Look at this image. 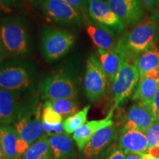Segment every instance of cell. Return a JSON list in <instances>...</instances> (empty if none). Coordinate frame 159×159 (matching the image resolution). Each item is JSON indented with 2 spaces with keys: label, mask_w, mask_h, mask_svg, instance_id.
Masks as SVG:
<instances>
[{
  "label": "cell",
  "mask_w": 159,
  "mask_h": 159,
  "mask_svg": "<svg viewBox=\"0 0 159 159\" xmlns=\"http://www.w3.org/2000/svg\"><path fill=\"white\" fill-rule=\"evenodd\" d=\"M88 11L95 23L114 33L120 34L125 29V25L103 0H88Z\"/></svg>",
  "instance_id": "obj_9"
},
{
  "label": "cell",
  "mask_w": 159,
  "mask_h": 159,
  "mask_svg": "<svg viewBox=\"0 0 159 159\" xmlns=\"http://www.w3.org/2000/svg\"><path fill=\"white\" fill-rule=\"evenodd\" d=\"M0 42L11 54L22 55L27 51L25 30L17 21L6 19L0 23Z\"/></svg>",
  "instance_id": "obj_5"
},
{
  "label": "cell",
  "mask_w": 159,
  "mask_h": 159,
  "mask_svg": "<svg viewBox=\"0 0 159 159\" xmlns=\"http://www.w3.org/2000/svg\"><path fill=\"white\" fill-rule=\"evenodd\" d=\"M87 33L98 49L104 50L114 49L116 43L113 32L97 24H89L87 26Z\"/></svg>",
  "instance_id": "obj_19"
},
{
  "label": "cell",
  "mask_w": 159,
  "mask_h": 159,
  "mask_svg": "<svg viewBox=\"0 0 159 159\" xmlns=\"http://www.w3.org/2000/svg\"><path fill=\"white\" fill-rule=\"evenodd\" d=\"M119 149L125 152L144 154L148 151V142L146 134L136 130L121 131Z\"/></svg>",
  "instance_id": "obj_17"
},
{
  "label": "cell",
  "mask_w": 159,
  "mask_h": 159,
  "mask_svg": "<svg viewBox=\"0 0 159 159\" xmlns=\"http://www.w3.org/2000/svg\"><path fill=\"white\" fill-rule=\"evenodd\" d=\"M78 89L75 80L64 72L50 75L43 80L41 85V94L43 99H56L76 98Z\"/></svg>",
  "instance_id": "obj_3"
},
{
  "label": "cell",
  "mask_w": 159,
  "mask_h": 159,
  "mask_svg": "<svg viewBox=\"0 0 159 159\" xmlns=\"http://www.w3.org/2000/svg\"><path fill=\"white\" fill-rule=\"evenodd\" d=\"M155 119L150 103L138 102L129 108L122 131L136 130L146 134Z\"/></svg>",
  "instance_id": "obj_11"
},
{
  "label": "cell",
  "mask_w": 159,
  "mask_h": 159,
  "mask_svg": "<svg viewBox=\"0 0 159 159\" xmlns=\"http://www.w3.org/2000/svg\"><path fill=\"white\" fill-rule=\"evenodd\" d=\"M43 11L51 19L66 25H75L81 20V13L63 0H41Z\"/></svg>",
  "instance_id": "obj_10"
},
{
  "label": "cell",
  "mask_w": 159,
  "mask_h": 159,
  "mask_svg": "<svg viewBox=\"0 0 159 159\" xmlns=\"http://www.w3.org/2000/svg\"><path fill=\"white\" fill-rule=\"evenodd\" d=\"M75 35L70 33L50 30L43 33L42 49L44 57L48 61H55L63 57L72 47Z\"/></svg>",
  "instance_id": "obj_6"
},
{
  "label": "cell",
  "mask_w": 159,
  "mask_h": 159,
  "mask_svg": "<svg viewBox=\"0 0 159 159\" xmlns=\"http://www.w3.org/2000/svg\"><path fill=\"white\" fill-rule=\"evenodd\" d=\"M2 56V46L1 42H0V61H1Z\"/></svg>",
  "instance_id": "obj_38"
},
{
  "label": "cell",
  "mask_w": 159,
  "mask_h": 159,
  "mask_svg": "<svg viewBox=\"0 0 159 159\" xmlns=\"http://www.w3.org/2000/svg\"><path fill=\"white\" fill-rule=\"evenodd\" d=\"M42 126L43 128V130L47 133V136H55V135H60L63 134V125L62 123H60V124L55 125H51L49 124H47L46 122H42Z\"/></svg>",
  "instance_id": "obj_28"
},
{
  "label": "cell",
  "mask_w": 159,
  "mask_h": 159,
  "mask_svg": "<svg viewBox=\"0 0 159 159\" xmlns=\"http://www.w3.org/2000/svg\"><path fill=\"white\" fill-rule=\"evenodd\" d=\"M20 97L18 91L0 88V123L8 125L19 116Z\"/></svg>",
  "instance_id": "obj_14"
},
{
  "label": "cell",
  "mask_w": 159,
  "mask_h": 159,
  "mask_svg": "<svg viewBox=\"0 0 159 159\" xmlns=\"http://www.w3.org/2000/svg\"><path fill=\"white\" fill-rule=\"evenodd\" d=\"M142 159H159V158H158V157H154L151 154L148 153V152H146V153L142 155Z\"/></svg>",
  "instance_id": "obj_36"
},
{
  "label": "cell",
  "mask_w": 159,
  "mask_h": 159,
  "mask_svg": "<svg viewBox=\"0 0 159 159\" xmlns=\"http://www.w3.org/2000/svg\"><path fill=\"white\" fill-rule=\"evenodd\" d=\"M106 3L125 26L135 25L146 18L142 0H107Z\"/></svg>",
  "instance_id": "obj_8"
},
{
  "label": "cell",
  "mask_w": 159,
  "mask_h": 159,
  "mask_svg": "<svg viewBox=\"0 0 159 159\" xmlns=\"http://www.w3.org/2000/svg\"><path fill=\"white\" fill-rule=\"evenodd\" d=\"M142 2L144 4L145 7L150 11H155L158 7V1L157 0H142Z\"/></svg>",
  "instance_id": "obj_32"
},
{
  "label": "cell",
  "mask_w": 159,
  "mask_h": 159,
  "mask_svg": "<svg viewBox=\"0 0 159 159\" xmlns=\"http://www.w3.org/2000/svg\"><path fill=\"white\" fill-rule=\"evenodd\" d=\"M89 109L90 105H87L83 110L78 111L72 116H69L63 121V128L66 134H72L85 124Z\"/></svg>",
  "instance_id": "obj_24"
},
{
  "label": "cell",
  "mask_w": 159,
  "mask_h": 159,
  "mask_svg": "<svg viewBox=\"0 0 159 159\" xmlns=\"http://www.w3.org/2000/svg\"><path fill=\"white\" fill-rule=\"evenodd\" d=\"M139 80V74L135 63L122 59L120 68L112 82L114 108H117L134 94Z\"/></svg>",
  "instance_id": "obj_2"
},
{
  "label": "cell",
  "mask_w": 159,
  "mask_h": 159,
  "mask_svg": "<svg viewBox=\"0 0 159 159\" xmlns=\"http://www.w3.org/2000/svg\"><path fill=\"white\" fill-rule=\"evenodd\" d=\"M0 141L6 159H19L30 148V145L20 139L16 129L13 127L0 126Z\"/></svg>",
  "instance_id": "obj_12"
},
{
  "label": "cell",
  "mask_w": 159,
  "mask_h": 159,
  "mask_svg": "<svg viewBox=\"0 0 159 159\" xmlns=\"http://www.w3.org/2000/svg\"><path fill=\"white\" fill-rule=\"evenodd\" d=\"M156 11H157L159 13V4H158V7H157V9L156 10Z\"/></svg>",
  "instance_id": "obj_39"
},
{
  "label": "cell",
  "mask_w": 159,
  "mask_h": 159,
  "mask_svg": "<svg viewBox=\"0 0 159 159\" xmlns=\"http://www.w3.org/2000/svg\"><path fill=\"white\" fill-rule=\"evenodd\" d=\"M63 118L53 109L50 101H47L42 108V119L41 121L47 124L55 125L62 123Z\"/></svg>",
  "instance_id": "obj_26"
},
{
  "label": "cell",
  "mask_w": 159,
  "mask_h": 159,
  "mask_svg": "<svg viewBox=\"0 0 159 159\" xmlns=\"http://www.w3.org/2000/svg\"><path fill=\"white\" fill-rule=\"evenodd\" d=\"M148 142V150L159 149V119L154 120L146 132Z\"/></svg>",
  "instance_id": "obj_27"
},
{
  "label": "cell",
  "mask_w": 159,
  "mask_h": 159,
  "mask_svg": "<svg viewBox=\"0 0 159 159\" xmlns=\"http://www.w3.org/2000/svg\"><path fill=\"white\" fill-rule=\"evenodd\" d=\"M116 128L114 126V125L99 130L93 136L83 150L85 158L89 159L99 155L116 139Z\"/></svg>",
  "instance_id": "obj_16"
},
{
  "label": "cell",
  "mask_w": 159,
  "mask_h": 159,
  "mask_svg": "<svg viewBox=\"0 0 159 159\" xmlns=\"http://www.w3.org/2000/svg\"><path fill=\"white\" fill-rule=\"evenodd\" d=\"M52 106L59 115L65 118L72 116L78 110V105L73 99H63L50 101Z\"/></svg>",
  "instance_id": "obj_25"
},
{
  "label": "cell",
  "mask_w": 159,
  "mask_h": 159,
  "mask_svg": "<svg viewBox=\"0 0 159 159\" xmlns=\"http://www.w3.org/2000/svg\"><path fill=\"white\" fill-rule=\"evenodd\" d=\"M108 77L97 57L91 55L87 61L84 78L85 94L91 102L99 100L106 93L108 87Z\"/></svg>",
  "instance_id": "obj_4"
},
{
  "label": "cell",
  "mask_w": 159,
  "mask_h": 159,
  "mask_svg": "<svg viewBox=\"0 0 159 159\" xmlns=\"http://www.w3.org/2000/svg\"><path fill=\"white\" fill-rule=\"evenodd\" d=\"M125 151L121 149H116L110 154L107 159H125Z\"/></svg>",
  "instance_id": "obj_33"
},
{
  "label": "cell",
  "mask_w": 159,
  "mask_h": 159,
  "mask_svg": "<svg viewBox=\"0 0 159 159\" xmlns=\"http://www.w3.org/2000/svg\"><path fill=\"white\" fill-rule=\"evenodd\" d=\"M17 0H0V12L10 13L14 7Z\"/></svg>",
  "instance_id": "obj_31"
},
{
  "label": "cell",
  "mask_w": 159,
  "mask_h": 159,
  "mask_svg": "<svg viewBox=\"0 0 159 159\" xmlns=\"http://www.w3.org/2000/svg\"><path fill=\"white\" fill-rule=\"evenodd\" d=\"M157 1H158V4H159V0H157Z\"/></svg>",
  "instance_id": "obj_40"
},
{
  "label": "cell",
  "mask_w": 159,
  "mask_h": 159,
  "mask_svg": "<svg viewBox=\"0 0 159 159\" xmlns=\"http://www.w3.org/2000/svg\"><path fill=\"white\" fill-rule=\"evenodd\" d=\"M40 108L32 110L20 111L16 123V129L20 139L27 144L32 145L35 142L43 136L42 121H41Z\"/></svg>",
  "instance_id": "obj_7"
},
{
  "label": "cell",
  "mask_w": 159,
  "mask_h": 159,
  "mask_svg": "<svg viewBox=\"0 0 159 159\" xmlns=\"http://www.w3.org/2000/svg\"><path fill=\"white\" fill-rule=\"evenodd\" d=\"M158 21L152 15L119 38L114 49L121 58L135 63L137 57L156 45L158 42Z\"/></svg>",
  "instance_id": "obj_1"
},
{
  "label": "cell",
  "mask_w": 159,
  "mask_h": 159,
  "mask_svg": "<svg viewBox=\"0 0 159 159\" xmlns=\"http://www.w3.org/2000/svg\"><path fill=\"white\" fill-rule=\"evenodd\" d=\"M81 13L86 7H88V0H63Z\"/></svg>",
  "instance_id": "obj_29"
},
{
  "label": "cell",
  "mask_w": 159,
  "mask_h": 159,
  "mask_svg": "<svg viewBox=\"0 0 159 159\" xmlns=\"http://www.w3.org/2000/svg\"><path fill=\"white\" fill-rule=\"evenodd\" d=\"M30 83L28 73L22 67L6 66L0 69V88L18 91L27 88Z\"/></svg>",
  "instance_id": "obj_13"
},
{
  "label": "cell",
  "mask_w": 159,
  "mask_h": 159,
  "mask_svg": "<svg viewBox=\"0 0 159 159\" xmlns=\"http://www.w3.org/2000/svg\"><path fill=\"white\" fill-rule=\"evenodd\" d=\"M0 159H6V156L4 152L2 144L1 141H0Z\"/></svg>",
  "instance_id": "obj_37"
},
{
  "label": "cell",
  "mask_w": 159,
  "mask_h": 159,
  "mask_svg": "<svg viewBox=\"0 0 159 159\" xmlns=\"http://www.w3.org/2000/svg\"><path fill=\"white\" fill-rule=\"evenodd\" d=\"M150 105L152 108L155 120H158L159 119V89L155 95L154 98L150 102Z\"/></svg>",
  "instance_id": "obj_30"
},
{
  "label": "cell",
  "mask_w": 159,
  "mask_h": 159,
  "mask_svg": "<svg viewBox=\"0 0 159 159\" xmlns=\"http://www.w3.org/2000/svg\"><path fill=\"white\" fill-rule=\"evenodd\" d=\"M52 158H53V156L49 138L44 135L30 145L24 154V159Z\"/></svg>",
  "instance_id": "obj_23"
},
{
  "label": "cell",
  "mask_w": 159,
  "mask_h": 159,
  "mask_svg": "<svg viewBox=\"0 0 159 159\" xmlns=\"http://www.w3.org/2000/svg\"><path fill=\"white\" fill-rule=\"evenodd\" d=\"M152 15L153 16L155 19H156L157 20V21H158V42L159 43V13L157 11H155L153 12H152Z\"/></svg>",
  "instance_id": "obj_35"
},
{
  "label": "cell",
  "mask_w": 159,
  "mask_h": 159,
  "mask_svg": "<svg viewBox=\"0 0 159 159\" xmlns=\"http://www.w3.org/2000/svg\"><path fill=\"white\" fill-rule=\"evenodd\" d=\"M50 146L53 159H75L76 156L75 145L69 134L50 136Z\"/></svg>",
  "instance_id": "obj_18"
},
{
  "label": "cell",
  "mask_w": 159,
  "mask_h": 159,
  "mask_svg": "<svg viewBox=\"0 0 159 159\" xmlns=\"http://www.w3.org/2000/svg\"><path fill=\"white\" fill-rule=\"evenodd\" d=\"M114 108L111 109L108 116L105 119L100 120H92L85 123L73 133L72 139L76 143L79 150H84L86 144L99 130L114 125V122L111 119L114 114Z\"/></svg>",
  "instance_id": "obj_15"
},
{
  "label": "cell",
  "mask_w": 159,
  "mask_h": 159,
  "mask_svg": "<svg viewBox=\"0 0 159 159\" xmlns=\"http://www.w3.org/2000/svg\"><path fill=\"white\" fill-rule=\"evenodd\" d=\"M99 61L111 82L114 80L122 63V58L114 50L98 49Z\"/></svg>",
  "instance_id": "obj_21"
},
{
  "label": "cell",
  "mask_w": 159,
  "mask_h": 159,
  "mask_svg": "<svg viewBox=\"0 0 159 159\" xmlns=\"http://www.w3.org/2000/svg\"><path fill=\"white\" fill-rule=\"evenodd\" d=\"M139 77H142L147 72L159 67V48L157 46L140 55L135 61Z\"/></svg>",
  "instance_id": "obj_22"
},
{
  "label": "cell",
  "mask_w": 159,
  "mask_h": 159,
  "mask_svg": "<svg viewBox=\"0 0 159 159\" xmlns=\"http://www.w3.org/2000/svg\"><path fill=\"white\" fill-rule=\"evenodd\" d=\"M159 89V80L148 77H139L138 85L132 99L137 102L150 103Z\"/></svg>",
  "instance_id": "obj_20"
},
{
  "label": "cell",
  "mask_w": 159,
  "mask_h": 159,
  "mask_svg": "<svg viewBox=\"0 0 159 159\" xmlns=\"http://www.w3.org/2000/svg\"><path fill=\"white\" fill-rule=\"evenodd\" d=\"M143 154L134 153V152H125V159H142Z\"/></svg>",
  "instance_id": "obj_34"
}]
</instances>
